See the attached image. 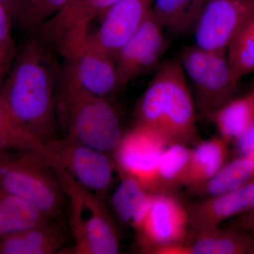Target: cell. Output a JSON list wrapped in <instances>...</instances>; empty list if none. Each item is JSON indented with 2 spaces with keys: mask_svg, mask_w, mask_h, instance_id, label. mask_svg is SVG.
<instances>
[{
  "mask_svg": "<svg viewBox=\"0 0 254 254\" xmlns=\"http://www.w3.org/2000/svg\"><path fill=\"white\" fill-rule=\"evenodd\" d=\"M48 160L86 190L105 198L116 167L110 155L65 136L44 143Z\"/></svg>",
  "mask_w": 254,
  "mask_h": 254,
  "instance_id": "cell-8",
  "label": "cell"
},
{
  "mask_svg": "<svg viewBox=\"0 0 254 254\" xmlns=\"http://www.w3.org/2000/svg\"><path fill=\"white\" fill-rule=\"evenodd\" d=\"M234 144L235 145L237 155L254 156V120Z\"/></svg>",
  "mask_w": 254,
  "mask_h": 254,
  "instance_id": "cell-29",
  "label": "cell"
},
{
  "mask_svg": "<svg viewBox=\"0 0 254 254\" xmlns=\"http://www.w3.org/2000/svg\"><path fill=\"white\" fill-rule=\"evenodd\" d=\"M169 145L155 130L136 124L114 152L115 165L122 176L135 179L151 192L159 160Z\"/></svg>",
  "mask_w": 254,
  "mask_h": 254,
  "instance_id": "cell-11",
  "label": "cell"
},
{
  "mask_svg": "<svg viewBox=\"0 0 254 254\" xmlns=\"http://www.w3.org/2000/svg\"><path fill=\"white\" fill-rule=\"evenodd\" d=\"M137 125L161 134L169 144L198 142L197 108L178 58L162 62L137 103Z\"/></svg>",
  "mask_w": 254,
  "mask_h": 254,
  "instance_id": "cell-2",
  "label": "cell"
},
{
  "mask_svg": "<svg viewBox=\"0 0 254 254\" xmlns=\"http://www.w3.org/2000/svg\"><path fill=\"white\" fill-rule=\"evenodd\" d=\"M24 2L25 0H0V3L9 12L13 23H17L18 18L21 14Z\"/></svg>",
  "mask_w": 254,
  "mask_h": 254,
  "instance_id": "cell-30",
  "label": "cell"
},
{
  "mask_svg": "<svg viewBox=\"0 0 254 254\" xmlns=\"http://www.w3.org/2000/svg\"><path fill=\"white\" fill-rule=\"evenodd\" d=\"M86 38L63 57L66 64L61 79L91 94L110 98L120 89L115 60L90 44Z\"/></svg>",
  "mask_w": 254,
  "mask_h": 254,
  "instance_id": "cell-10",
  "label": "cell"
},
{
  "mask_svg": "<svg viewBox=\"0 0 254 254\" xmlns=\"http://www.w3.org/2000/svg\"><path fill=\"white\" fill-rule=\"evenodd\" d=\"M122 177L112 197V206L120 221L134 230L149 208L152 192L135 179Z\"/></svg>",
  "mask_w": 254,
  "mask_h": 254,
  "instance_id": "cell-21",
  "label": "cell"
},
{
  "mask_svg": "<svg viewBox=\"0 0 254 254\" xmlns=\"http://www.w3.org/2000/svg\"><path fill=\"white\" fill-rule=\"evenodd\" d=\"M50 219L28 202L0 191V239Z\"/></svg>",
  "mask_w": 254,
  "mask_h": 254,
  "instance_id": "cell-23",
  "label": "cell"
},
{
  "mask_svg": "<svg viewBox=\"0 0 254 254\" xmlns=\"http://www.w3.org/2000/svg\"><path fill=\"white\" fill-rule=\"evenodd\" d=\"M61 81L58 111L66 137L105 153L113 154L124 134L118 110L109 98L83 91Z\"/></svg>",
  "mask_w": 254,
  "mask_h": 254,
  "instance_id": "cell-3",
  "label": "cell"
},
{
  "mask_svg": "<svg viewBox=\"0 0 254 254\" xmlns=\"http://www.w3.org/2000/svg\"><path fill=\"white\" fill-rule=\"evenodd\" d=\"M68 0H25L17 23L23 31L36 33Z\"/></svg>",
  "mask_w": 254,
  "mask_h": 254,
  "instance_id": "cell-27",
  "label": "cell"
},
{
  "mask_svg": "<svg viewBox=\"0 0 254 254\" xmlns=\"http://www.w3.org/2000/svg\"><path fill=\"white\" fill-rule=\"evenodd\" d=\"M254 14V0H208L193 32L196 46L225 52Z\"/></svg>",
  "mask_w": 254,
  "mask_h": 254,
  "instance_id": "cell-12",
  "label": "cell"
},
{
  "mask_svg": "<svg viewBox=\"0 0 254 254\" xmlns=\"http://www.w3.org/2000/svg\"><path fill=\"white\" fill-rule=\"evenodd\" d=\"M134 230L143 253L170 254L190 235L188 207L175 193L152 192L149 208Z\"/></svg>",
  "mask_w": 254,
  "mask_h": 254,
  "instance_id": "cell-7",
  "label": "cell"
},
{
  "mask_svg": "<svg viewBox=\"0 0 254 254\" xmlns=\"http://www.w3.org/2000/svg\"><path fill=\"white\" fill-rule=\"evenodd\" d=\"M191 148L189 145H169L158 162L151 192L172 193L186 185Z\"/></svg>",
  "mask_w": 254,
  "mask_h": 254,
  "instance_id": "cell-20",
  "label": "cell"
},
{
  "mask_svg": "<svg viewBox=\"0 0 254 254\" xmlns=\"http://www.w3.org/2000/svg\"><path fill=\"white\" fill-rule=\"evenodd\" d=\"M122 0H68L34 33L55 53L64 57L81 43L95 18Z\"/></svg>",
  "mask_w": 254,
  "mask_h": 254,
  "instance_id": "cell-9",
  "label": "cell"
},
{
  "mask_svg": "<svg viewBox=\"0 0 254 254\" xmlns=\"http://www.w3.org/2000/svg\"><path fill=\"white\" fill-rule=\"evenodd\" d=\"M251 94L253 95V96L254 97V88L253 91H252V93H251Z\"/></svg>",
  "mask_w": 254,
  "mask_h": 254,
  "instance_id": "cell-34",
  "label": "cell"
},
{
  "mask_svg": "<svg viewBox=\"0 0 254 254\" xmlns=\"http://www.w3.org/2000/svg\"><path fill=\"white\" fill-rule=\"evenodd\" d=\"M227 56L239 79L254 73V14L230 43Z\"/></svg>",
  "mask_w": 254,
  "mask_h": 254,
  "instance_id": "cell-25",
  "label": "cell"
},
{
  "mask_svg": "<svg viewBox=\"0 0 254 254\" xmlns=\"http://www.w3.org/2000/svg\"><path fill=\"white\" fill-rule=\"evenodd\" d=\"M254 178V155H237L227 162L196 193L207 198L237 190Z\"/></svg>",
  "mask_w": 254,
  "mask_h": 254,
  "instance_id": "cell-24",
  "label": "cell"
},
{
  "mask_svg": "<svg viewBox=\"0 0 254 254\" xmlns=\"http://www.w3.org/2000/svg\"><path fill=\"white\" fill-rule=\"evenodd\" d=\"M177 58L202 116L210 119L222 105L234 98L240 80L230 66L227 53L193 44L184 46Z\"/></svg>",
  "mask_w": 254,
  "mask_h": 254,
  "instance_id": "cell-6",
  "label": "cell"
},
{
  "mask_svg": "<svg viewBox=\"0 0 254 254\" xmlns=\"http://www.w3.org/2000/svg\"><path fill=\"white\" fill-rule=\"evenodd\" d=\"M0 150H34L48 157L44 144L20 126L0 101Z\"/></svg>",
  "mask_w": 254,
  "mask_h": 254,
  "instance_id": "cell-26",
  "label": "cell"
},
{
  "mask_svg": "<svg viewBox=\"0 0 254 254\" xmlns=\"http://www.w3.org/2000/svg\"><path fill=\"white\" fill-rule=\"evenodd\" d=\"M12 23L7 10L0 3V65L6 74L18 51L11 31Z\"/></svg>",
  "mask_w": 254,
  "mask_h": 254,
  "instance_id": "cell-28",
  "label": "cell"
},
{
  "mask_svg": "<svg viewBox=\"0 0 254 254\" xmlns=\"http://www.w3.org/2000/svg\"><path fill=\"white\" fill-rule=\"evenodd\" d=\"M153 0H122L100 18L99 26L90 31L87 41L115 60L119 52L138 31L149 14Z\"/></svg>",
  "mask_w": 254,
  "mask_h": 254,
  "instance_id": "cell-14",
  "label": "cell"
},
{
  "mask_svg": "<svg viewBox=\"0 0 254 254\" xmlns=\"http://www.w3.org/2000/svg\"><path fill=\"white\" fill-rule=\"evenodd\" d=\"M208 0H153V16L169 35L177 38L194 32Z\"/></svg>",
  "mask_w": 254,
  "mask_h": 254,
  "instance_id": "cell-18",
  "label": "cell"
},
{
  "mask_svg": "<svg viewBox=\"0 0 254 254\" xmlns=\"http://www.w3.org/2000/svg\"><path fill=\"white\" fill-rule=\"evenodd\" d=\"M65 242L63 227L50 219L0 239V254H55L62 250Z\"/></svg>",
  "mask_w": 254,
  "mask_h": 254,
  "instance_id": "cell-17",
  "label": "cell"
},
{
  "mask_svg": "<svg viewBox=\"0 0 254 254\" xmlns=\"http://www.w3.org/2000/svg\"><path fill=\"white\" fill-rule=\"evenodd\" d=\"M219 136L235 143L254 120V97L252 94L232 98L210 116Z\"/></svg>",
  "mask_w": 254,
  "mask_h": 254,
  "instance_id": "cell-22",
  "label": "cell"
},
{
  "mask_svg": "<svg viewBox=\"0 0 254 254\" xmlns=\"http://www.w3.org/2000/svg\"><path fill=\"white\" fill-rule=\"evenodd\" d=\"M0 191L28 202L50 219L59 216L65 198L48 159L34 150H0Z\"/></svg>",
  "mask_w": 254,
  "mask_h": 254,
  "instance_id": "cell-5",
  "label": "cell"
},
{
  "mask_svg": "<svg viewBox=\"0 0 254 254\" xmlns=\"http://www.w3.org/2000/svg\"><path fill=\"white\" fill-rule=\"evenodd\" d=\"M229 145L219 136L197 142L191 148L185 187L196 192L210 181L227 163Z\"/></svg>",
  "mask_w": 254,
  "mask_h": 254,
  "instance_id": "cell-19",
  "label": "cell"
},
{
  "mask_svg": "<svg viewBox=\"0 0 254 254\" xmlns=\"http://www.w3.org/2000/svg\"><path fill=\"white\" fill-rule=\"evenodd\" d=\"M48 160L68 200V225L74 241L71 253L118 254L120 245L118 229L105 204V198L86 190L61 167Z\"/></svg>",
  "mask_w": 254,
  "mask_h": 254,
  "instance_id": "cell-4",
  "label": "cell"
},
{
  "mask_svg": "<svg viewBox=\"0 0 254 254\" xmlns=\"http://www.w3.org/2000/svg\"><path fill=\"white\" fill-rule=\"evenodd\" d=\"M168 47L166 32L150 10L141 27L115 58L120 88L156 69Z\"/></svg>",
  "mask_w": 254,
  "mask_h": 254,
  "instance_id": "cell-13",
  "label": "cell"
},
{
  "mask_svg": "<svg viewBox=\"0 0 254 254\" xmlns=\"http://www.w3.org/2000/svg\"><path fill=\"white\" fill-rule=\"evenodd\" d=\"M254 201V178L237 190L203 198L188 207L190 232L220 227L246 213Z\"/></svg>",
  "mask_w": 254,
  "mask_h": 254,
  "instance_id": "cell-15",
  "label": "cell"
},
{
  "mask_svg": "<svg viewBox=\"0 0 254 254\" xmlns=\"http://www.w3.org/2000/svg\"><path fill=\"white\" fill-rule=\"evenodd\" d=\"M235 227L249 233H254V215H240L235 222Z\"/></svg>",
  "mask_w": 254,
  "mask_h": 254,
  "instance_id": "cell-31",
  "label": "cell"
},
{
  "mask_svg": "<svg viewBox=\"0 0 254 254\" xmlns=\"http://www.w3.org/2000/svg\"><path fill=\"white\" fill-rule=\"evenodd\" d=\"M242 215H254V203H252V206L249 208V210H247L246 213L242 214Z\"/></svg>",
  "mask_w": 254,
  "mask_h": 254,
  "instance_id": "cell-33",
  "label": "cell"
},
{
  "mask_svg": "<svg viewBox=\"0 0 254 254\" xmlns=\"http://www.w3.org/2000/svg\"><path fill=\"white\" fill-rule=\"evenodd\" d=\"M55 53L36 35L18 50L2 84L0 101L16 123L44 144L56 138L58 77Z\"/></svg>",
  "mask_w": 254,
  "mask_h": 254,
  "instance_id": "cell-1",
  "label": "cell"
},
{
  "mask_svg": "<svg viewBox=\"0 0 254 254\" xmlns=\"http://www.w3.org/2000/svg\"><path fill=\"white\" fill-rule=\"evenodd\" d=\"M6 73L3 69L2 67H1V65H0V86L2 84L3 81H4L5 77H6Z\"/></svg>",
  "mask_w": 254,
  "mask_h": 254,
  "instance_id": "cell-32",
  "label": "cell"
},
{
  "mask_svg": "<svg viewBox=\"0 0 254 254\" xmlns=\"http://www.w3.org/2000/svg\"><path fill=\"white\" fill-rule=\"evenodd\" d=\"M170 254H254V237L240 229L217 227L190 232Z\"/></svg>",
  "mask_w": 254,
  "mask_h": 254,
  "instance_id": "cell-16",
  "label": "cell"
}]
</instances>
